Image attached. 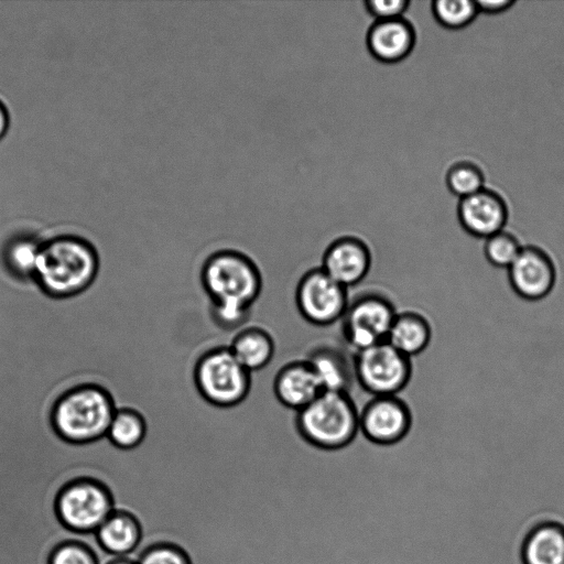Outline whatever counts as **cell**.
Listing matches in <instances>:
<instances>
[{
	"label": "cell",
	"instance_id": "cell-27",
	"mask_svg": "<svg viewBox=\"0 0 564 564\" xmlns=\"http://www.w3.org/2000/svg\"><path fill=\"white\" fill-rule=\"evenodd\" d=\"M138 564H189L185 553L169 544H159L148 549Z\"/></svg>",
	"mask_w": 564,
	"mask_h": 564
},
{
	"label": "cell",
	"instance_id": "cell-23",
	"mask_svg": "<svg viewBox=\"0 0 564 564\" xmlns=\"http://www.w3.org/2000/svg\"><path fill=\"white\" fill-rule=\"evenodd\" d=\"M113 556L101 547L97 538L91 542L68 541L54 550L50 564H104Z\"/></svg>",
	"mask_w": 564,
	"mask_h": 564
},
{
	"label": "cell",
	"instance_id": "cell-30",
	"mask_svg": "<svg viewBox=\"0 0 564 564\" xmlns=\"http://www.w3.org/2000/svg\"><path fill=\"white\" fill-rule=\"evenodd\" d=\"M10 127V115L7 106L0 99V141L7 134Z\"/></svg>",
	"mask_w": 564,
	"mask_h": 564
},
{
	"label": "cell",
	"instance_id": "cell-2",
	"mask_svg": "<svg viewBox=\"0 0 564 564\" xmlns=\"http://www.w3.org/2000/svg\"><path fill=\"white\" fill-rule=\"evenodd\" d=\"M98 270L99 254L91 240L63 232L44 240L34 280L50 296L68 297L89 288Z\"/></svg>",
	"mask_w": 564,
	"mask_h": 564
},
{
	"label": "cell",
	"instance_id": "cell-3",
	"mask_svg": "<svg viewBox=\"0 0 564 564\" xmlns=\"http://www.w3.org/2000/svg\"><path fill=\"white\" fill-rule=\"evenodd\" d=\"M299 436L310 447L339 452L351 446L359 432V410L347 392L323 391L296 412Z\"/></svg>",
	"mask_w": 564,
	"mask_h": 564
},
{
	"label": "cell",
	"instance_id": "cell-24",
	"mask_svg": "<svg viewBox=\"0 0 564 564\" xmlns=\"http://www.w3.org/2000/svg\"><path fill=\"white\" fill-rule=\"evenodd\" d=\"M445 182L459 198L473 195L485 188V175L479 165L471 161H457L446 172Z\"/></svg>",
	"mask_w": 564,
	"mask_h": 564
},
{
	"label": "cell",
	"instance_id": "cell-21",
	"mask_svg": "<svg viewBox=\"0 0 564 564\" xmlns=\"http://www.w3.org/2000/svg\"><path fill=\"white\" fill-rule=\"evenodd\" d=\"M46 238L32 232H15L2 243L6 267L17 276L34 279L42 245Z\"/></svg>",
	"mask_w": 564,
	"mask_h": 564
},
{
	"label": "cell",
	"instance_id": "cell-8",
	"mask_svg": "<svg viewBox=\"0 0 564 564\" xmlns=\"http://www.w3.org/2000/svg\"><path fill=\"white\" fill-rule=\"evenodd\" d=\"M62 523L78 533H95L115 511L110 491L101 482L82 478L67 484L56 500Z\"/></svg>",
	"mask_w": 564,
	"mask_h": 564
},
{
	"label": "cell",
	"instance_id": "cell-14",
	"mask_svg": "<svg viewBox=\"0 0 564 564\" xmlns=\"http://www.w3.org/2000/svg\"><path fill=\"white\" fill-rule=\"evenodd\" d=\"M415 41L414 26L404 17L375 21L366 35L370 54L387 64L398 63L409 56Z\"/></svg>",
	"mask_w": 564,
	"mask_h": 564
},
{
	"label": "cell",
	"instance_id": "cell-11",
	"mask_svg": "<svg viewBox=\"0 0 564 564\" xmlns=\"http://www.w3.org/2000/svg\"><path fill=\"white\" fill-rule=\"evenodd\" d=\"M507 270L512 291L525 301H541L556 285L557 269L553 258L534 245L523 246Z\"/></svg>",
	"mask_w": 564,
	"mask_h": 564
},
{
	"label": "cell",
	"instance_id": "cell-12",
	"mask_svg": "<svg viewBox=\"0 0 564 564\" xmlns=\"http://www.w3.org/2000/svg\"><path fill=\"white\" fill-rule=\"evenodd\" d=\"M371 267L368 245L356 236H341L325 249L321 268L345 288L361 282Z\"/></svg>",
	"mask_w": 564,
	"mask_h": 564
},
{
	"label": "cell",
	"instance_id": "cell-28",
	"mask_svg": "<svg viewBox=\"0 0 564 564\" xmlns=\"http://www.w3.org/2000/svg\"><path fill=\"white\" fill-rule=\"evenodd\" d=\"M366 11L375 19L390 20L403 17L410 1L408 0H366Z\"/></svg>",
	"mask_w": 564,
	"mask_h": 564
},
{
	"label": "cell",
	"instance_id": "cell-10",
	"mask_svg": "<svg viewBox=\"0 0 564 564\" xmlns=\"http://www.w3.org/2000/svg\"><path fill=\"white\" fill-rule=\"evenodd\" d=\"M413 416L398 395L372 397L359 411V432L373 446L393 447L409 435Z\"/></svg>",
	"mask_w": 564,
	"mask_h": 564
},
{
	"label": "cell",
	"instance_id": "cell-22",
	"mask_svg": "<svg viewBox=\"0 0 564 564\" xmlns=\"http://www.w3.org/2000/svg\"><path fill=\"white\" fill-rule=\"evenodd\" d=\"M147 436L144 414L132 405L119 406L108 429V440L120 449L132 451L142 446Z\"/></svg>",
	"mask_w": 564,
	"mask_h": 564
},
{
	"label": "cell",
	"instance_id": "cell-4",
	"mask_svg": "<svg viewBox=\"0 0 564 564\" xmlns=\"http://www.w3.org/2000/svg\"><path fill=\"white\" fill-rule=\"evenodd\" d=\"M118 409L113 395L104 387L84 384L65 392L55 403L52 422L64 440L86 444L107 436Z\"/></svg>",
	"mask_w": 564,
	"mask_h": 564
},
{
	"label": "cell",
	"instance_id": "cell-6",
	"mask_svg": "<svg viewBox=\"0 0 564 564\" xmlns=\"http://www.w3.org/2000/svg\"><path fill=\"white\" fill-rule=\"evenodd\" d=\"M389 296L379 291H365L349 301L341 318L345 341L355 352L387 341L397 315Z\"/></svg>",
	"mask_w": 564,
	"mask_h": 564
},
{
	"label": "cell",
	"instance_id": "cell-29",
	"mask_svg": "<svg viewBox=\"0 0 564 564\" xmlns=\"http://www.w3.org/2000/svg\"><path fill=\"white\" fill-rule=\"evenodd\" d=\"M478 12L486 14H498L510 9L514 1L512 0H475Z\"/></svg>",
	"mask_w": 564,
	"mask_h": 564
},
{
	"label": "cell",
	"instance_id": "cell-18",
	"mask_svg": "<svg viewBox=\"0 0 564 564\" xmlns=\"http://www.w3.org/2000/svg\"><path fill=\"white\" fill-rule=\"evenodd\" d=\"M432 338L429 319L414 311L397 313L387 341L400 352L412 358L424 351Z\"/></svg>",
	"mask_w": 564,
	"mask_h": 564
},
{
	"label": "cell",
	"instance_id": "cell-26",
	"mask_svg": "<svg viewBox=\"0 0 564 564\" xmlns=\"http://www.w3.org/2000/svg\"><path fill=\"white\" fill-rule=\"evenodd\" d=\"M522 247L512 232L503 229L485 239L484 254L491 265L508 269L518 257Z\"/></svg>",
	"mask_w": 564,
	"mask_h": 564
},
{
	"label": "cell",
	"instance_id": "cell-1",
	"mask_svg": "<svg viewBox=\"0 0 564 564\" xmlns=\"http://www.w3.org/2000/svg\"><path fill=\"white\" fill-rule=\"evenodd\" d=\"M200 283L209 297L210 317L224 330L246 324L262 291L257 263L242 251L230 248L216 250L204 260Z\"/></svg>",
	"mask_w": 564,
	"mask_h": 564
},
{
	"label": "cell",
	"instance_id": "cell-7",
	"mask_svg": "<svg viewBox=\"0 0 564 564\" xmlns=\"http://www.w3.org/2000/svg\"><path fill=\"white\" fill-rule=\"evenodd\" d=\"M352 362L356 381L372 397L398 395L412 377L411 358L388 341L356 351Z\"/></svg>",
	"mask_w": 564,
	"mask_h": 564
},
{
	"label": "cell",
	"instance_id": "cell-17",
	"mask_svg": "<svg viewBox=\"0 0 564 564\" xmlns=\"http://www.w3.org/2000/svg\"><path fill=\"white\" fill-rule=\"evenodd\" d=\"M524 564H564V525L544 521L525 539L522 549Z\"/></svg>",
	"mask_w": 564,
	"mask_h": 564
},
{
	"label": "cell",
	"instance_id": "cell-19",
	"mask_svg": "<svg viewBox=\"0 0 564 564\" xmlns=\"http://www.w3.org/2000/svg\"><path fill=\"white\" fill-rule=\"evenodd\" d=\"M228 347L249 372L267 367L275 351L273 338L260 327L242 328L235 335Z\"/></svg>",
	"mask_w": 564,
	"mask_h": 564
},
{
	"label": "cell",
	"instance_id": "cell-16",
	"mask_svg": "<svg viewBox=\"0 0 564 564\" xmlns=\"http://www.w3.org/2000/svg\"><path fill=\"white\" fill-rule=\"evenodd\" d=\"M323 391L349 392L355 379L352 359L334 346H317L307 356Z\"/></svg>",
	"mask_w": 564,
	"mask_h": 564
},
{
	"label": "cell",
	"instance_id": "cell-15",
	"mask_svg": "<svg viewBox=\"0 0 564 564\" xmlns=\"http://www.w3.org/2000/svg\"><path fill=\"white\" fill-rule=\"evenodd\" d=\"M276 400L285 408L299 412L322 392L319 382L306 359L282 366L273 380Z\"/></svg>",
	"mask_w": 564,
	"mask_h": 564
},
{
	"label": "cell",
	"instance_id": "cell-5",
	"mask_svg": "<svg viewBox=\"0 0 564 564\" xmlns=\"http://www.w3.org/2000/svg\"><path fill=\"white\" fill-rule=\"evenodd\" d=\"M193 380L203 400L221 409L239 405L251 389V372L236 359L229 347L223 346L210 348L197 358Z\"/></svg>",
	"mask_w": 564,
	"mask_h": 564
},
{
	"label": "cell",
	"instance_id": "cell-25",
	"mask_svg": "<svg viewBox=\"0 0 564 564\" xmlns=\"http://www.w3.org/2000/svg\"><path fill=\"white\" fill-rule=\"evenodd\" d=\"M432 12L442 26L452 30L467 26L479 13L475 0H436Z\"/></svg>",
	"mask_w": 564,
	"mask_h": 564
},
{
	"label": "cell",
	"instance_id": "cell-31",
	"mask_svg": "<svg viewBox=\"0 0 564 564\" xmlns=\"http://www.w3.org/2000/svg\"><path fill=\"white\" fill-rule=\"evenodd\" d=\"M107 564H138L127 557L122 556H115L112 560H110Z\"/></svg>",
	"mask_w": 564,
	"mask_h": 564
},
{
	"label": "cell",
	"instance_id": "cell-20",
	"mask_svg": "<svg viewBox=\"0 0 564 564\" xmlns=\"http://www.w3.org/2000/svg\"><path fill=\"white\" fill-rule=\"evenodd\" d=\"M95 534L105 551L123 557L138 546L140 527L130 513L115 510Z\"/></svg>",
	"mask_w": 564,
	"mask_h": 564
},
{
	"label": "cell",
	"instance_id": "cell-13",
	"mask_svg": "<svg viewBox=\"0 0 564 564\" xmlns=\"http://www.w3.org/2000/svg\"><path fill=\"white\" fill-rule=\"evenodd\" d=\"M457 216L465 231L474 237L487 239L505 229L509 209L499 193L485 187L459 199Z\"/></svg>",
	"mask_w": 564,
	"mask_h": 564
},
{
	"label": "cell",
	"instance_id": "cell-9",
	"mask_svg": "<svg viewBox=\"0 0 564 564\" xmlns=\"http://www.w3.org/2000/svg\"><path fill=\"white\" fill-rule=\"evenodd\" d=\"M347 290L321 267L310 269L296 284L297 311L310 324L329 326L341 319L347 310L350 301Z\"/></svg>",
	"mask_w": 564,
	"mask_h": 564
}]
</instances>
